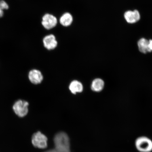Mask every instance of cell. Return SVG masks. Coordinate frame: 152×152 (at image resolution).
Returning <instances> with one entry per match:
<instances>
[{
  "label": "cell",
  "instance_id": "cell-1",
  "mask_svg": "<svg viewBox=\"0 0 152 152\" xmlns=\"http://www.w3.org/2000/svg\"><path fill=\"white\" fill-rule=\"evenodd\" d=\"M54 149L58 152H71L69 138L64 132L57 134L54 138Z\"/></svg>",
  "mask_w": 152,
  "mask_h": 152
},
{
  "label": "cell",
  "instance_id": "cell-2",
  "mask_svg": "<svg viewBox=\"0 0 152 152\" xmlns=\"http://www.w3.org/2000/svg\"><path fill=\"white\" fill-rule=\"evenodd\" d=\"M135 146L140 152H151L152 151V140L146 136H140L135 141Z\"/></svg>",
  "mask_w": 152,
  "mask_h": 152
},
{
  "label": "cell",
  "instance_id": "cell-3",
  "mask_svg": "<svg viewBox=\"0 0 152 152\" xmlns=\"http://www.w3.org/2000/svg\"><path fill=\"white\" fill-rule=\"evenodd\" d=\"M28 103L26 101L18 100L15 102L13 109L15 114L20 117H23L28 113Z\"/></svg>",
  "mask_w": 152,
  "mask_h": 152
},
{
  "label": "cell",
  "instance_id": "cell-4",
  "mask_svg": "<svg viewBox=\"0 0 152 152\" xmlns=\"http://www.w3.org/2000/svg\"><path fill=\"white\" fill-rule=\"evenodd\" d=\"M47 138L40 132L34 134L32 136V143L34 147L39 149H45L47 146Z\"/></svg>",
  "mask_w": 152,
  "mask_h": 152
},
{
  "label": "cell",
  "instance_id": "cell-5",
  "mask_svg": "<svg viewBox=\"0 0 152 152\" xmlns=\"http://www.w3.org/2000/svg\"><path fill=\"white\" fill-rule=\"evenodd\" d=\"M58 21L56 17L52 15L46 14L43 17L42 24L45 28L49 30L55 27Z\"/></svg>",
  "mask_w": 152,
  "mask_h": 152
},
{
  "label": "cell",
  "instance_id": "cell-6",
  "mask_svg": "<svg viewBox=\"0 0 152 152\" xmlns=\"http://www.w3.org/2000/svg\"><path fill=\"white\" fill-rule=\"evenodd\" d=\"M124 17L128 23L134 24L140 20V15L139 12L135 10L126 11L124 13Z\"/></svg>",
  "mask_w": 152,
  "mask_h": 152
},
{
  "label": "cell",
  "instance_id": "cell-7",
  "mask_svg": "<svg viewBox=\"0 0 152 152\" xmlns=\"http://www.w3.org/2000/svg\"><path fill=\"white\" fill-rule=\"evenodd\" d=\"M28 77L30 81L35 85L41 83L43 79L42 73L39 70L37 69L30 71L28 73Z\"/></svg>",
  "mask_w": 152,
  "mask_h": 152
},
{
  "label": "cell",
  "instance_id": "cell-8",
  "mask_svg": "<svg viewBox=\"0 0 152 152\" xmlns=\"http://www.w3.org/2000/svg\"><path fill=\"white\" fill-rule=\"evenodd\" d=\"M43 41L44 46L48 50H53L58 45V42L56 37L52 34L45 37L44 38Z\"/></svg>",
  "mask_w": 152,
  "mask_h": 152
},
{
  "label": "cell",
  "instance_id": "cell-9",
  "mask_svg": "<svg viewBox=\"0 0 152 152\" xmlns=\"http://www.w3.org/2000/svg\"><path fill=\"white\" fill-rule=\"evenodd\" d=\"M69 90L72 94H76L83 91V86L80 82L77 80L72 81L69 86Z\"/></svg>",
  "mask_w": 152,
  "mask_h": 152
},
{
  "label": "cell",
  "instance_id": "cell-10",
  "mask_svg": "<svg viewBox=\"0 0 152 152\" xmlns=\"http://www.w3.org/2000/svg\"><path fill=\"white\" fill-rule=\"evenodd\" d=\"M104 86V81L102 79L97 78L92 82L91 88L93 91L96 92H99L102 91Z\"/></svg>",
  "mask_w": 152,
  "mask_h": 152
},
{
  "label": "cell",
  "instance_id": "cell-11",
  "mask_svg": "<svg viewBox=\"0 0 152 152\" xmlns=\"http://www.w3.org/2000/svg\"><path fill=\"white\" fill-rule=\"evenodd\" d=\"M73 21V17L71 14L68 12L63 15L60 19L61 24L64 26H68L71 25Z\"/></svg>",
  "mask_w": 152,
  "mask_h": 152
},
{
  "label": "cell",
  "instance_id": "cell-12",
  "mask_svg": "<svg viewBox=\"0 0 152 152\" xmlns=\"http://www.w3.org/2000/svg\"><path fill=\"white\" fill-rule=\"evenodd\" d=\"M148 44H149V40L147 39L144 38L140 39L138 42L139 50L142 53H147Z\"/></svg>",
  "mask_w": 152,
  "mask_h": 152
},
{
  "label": "cell",
  "instance_id": "cell-13",
  "mask_svg": "<svg viewBox=\"0 0 152 152\" xmlns=\"http://www.w3.org/2000/svg\"><path fill=\"white\" fill-rule=\"evenodd\" d=\"M0 7L2 10L7 9L9 8V6L7 3L3 0L0 1Z\"/></svg>",
  "mask_w": 152,
  "mask_h": 152
},
{
  "label": "cell",
  "instance_id": "cell-14",
  "mask_svg": "<svg viewBox=\"0 0 152 152\" xmlns=\"http://www.w3.org/2000/svg\"><path fill=\"white\" fill-rule=\"evenodd\" d=\"M152 52V40L150 39L149 40V44H148V52Z\"/></svg>",
  "mask_w": 152,
  "mask_h": 152
},
{
  "label": "cell",
  "instance_id": "cell-15",
  "mask_svg": "<svg viewBox=\"0 0 152 152\" xmlns=\"http://www.w3.org/2000/svg\"><path fill=\"white\" fill-rule=\"evenodd\" d=\"M3 10L0 7V18H1L3 16Z\"/></svg>",
  "mask_w": 152,
  "mask_h": 152
},
{
  "label": "cell",
  "instance_id": "cell-16",
  "mask_svg": "<svg viewBox=\"0 0 152 152\" xmlns=\"http://www.w3.org/2000/svg\"><path fill=\"white\" fill-rule=\"evenodd\" d=\"M45 152H58L57 151L56 149H55L48 150V151H47Z\"/></svg>",
  "mask_w": 152,
  "mask_h": 152
}]
</instances>
